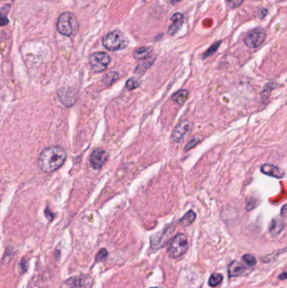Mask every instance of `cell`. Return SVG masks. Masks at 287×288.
Returning a JSON list of instances; mask_svg holds the SVG:
<instances>
[{
    "label": "cell",
    "mask_w": 287,
    "mask_h": 288,
    "mask_svg": "<svg viewBox=\"0 0 287 288\" xmlns=\"http://www.w3.org/2000/svg\"><path fill=\"white\" fill-rule=\"evenodd\" d=\"M67 154L60 146H49L43 149L38 157V165L45 173H52L65 163Z\"/></svg>",
    "instance_id": "cell-1"
},
{
    "label": "cell",
    "mask_w": 287,
    "mask_h": 288,
    "mask_svg": "<svg viewBox=\"0 0 287 288\" xmlns=\"http://www.w3.org/2000/svg\"><path fill=\"white\" fill-rule=\"evenodd\" d=\"M78 29V21L77 17L73 13L64 12L60 15L56 23V30L61 35L73 36L77 34Z\"/></svg>",
    "instance_id": "cell-2"
},
{
    "label": "cell",
    "mask_w": 287,
    "mask_h": 288,
    "mask_svg": "<svg viewBox=\"0 0 287 288\" xmlns=\"http://www.w3.org/2000/svg\"><path fill=\"white\" fill-rule=\"evenodd\" d=\"M102 44L107 50L115 52L122 50L128 46V40L123 33L119 30H114L108 33L102 39Z\"/></svg>",
    "instance_id": "cell-3"
},
{
    "label": "cell",
    "mask_w": 287,
    "mask_h": 288,
    "mask_svg": "<svg viewBox=\"0 0 287 288\" xmlns=\"http://www.w3.org/2000/svg\"><path fill=\"white\" fill-rule=\"evenodd\" d=\"M188 247L186 236L183 234H179L170 242L168 253L172 258H178L186 252Z\"/></svg>",
    "instance_id": "cell-4"
},
{
    "label": "cell",
    "mask_w": 287,
    "mask_h": 288,
    "mask_svg": "<svg viewBox=\"0 0 287 288\" xmlns=\"http://www.w3.org/2000/svg\"><path fill=\"white\" fill-rule=\"evenodd\" d=\"M89 62L93 71L95 73H101L107 69V67L111 62V58L105 52H99L92 54L91 56H89Z\"/></svg>",
    "instance_id": "cell-5"
},
{
    "label": "cell",
    "mask_w": 287,
    "mask_h": 288,
    "mask_svg": "<svg viewBox=\"0 0 287 288\" xmlns=\"http://www.w3.org/2000/svg\"><path fill=\"white\" fill-rule=\"evenodd\" d=\"M93 278L89 275H79L66 280L62 288H92Z\"/></svg>",
    "instance_id": "cell-6"
},
{
    "label": "cell",
    "mask_w": 287,
    "mask_h": 288,
    "mask_svg": "<svg viewBox=\"0 0 287 288\" xmlns=\"http://www.w3.org/2000/svg\"><path fill=\"white\" fill-rule=\"evenodd\" d=\"M266 38V33L262 28L252 30L244 38V43L249 48H257L263 44Z\"/></svg>",
    "instance_id": "cell-7"
},
{
    "label": "cell",
    "mask_w": 287,
    "mask_h": 288,
    "mask_svg": "<svg viewBox=\"0 0 287 288\" xmlns=\"http://www.w3.org/2000/svg\"><path fill=\"white\" fill-rule=\"evenodd\" d=\"M192 124L189 121H183L178 124L172 133V139L176 143H180L184 139V137L189 133Z\"/></svg>",
    "instance_id": "cell-8"
},
{
    "label": "cell",
    "mask_w": 287,
    "mask_h": 288,
    "mask_svg": "<svg viewBox=\"0 0 287 288\" xmlns=\"http://www.w3.org/2000/svg\"><path fill=\"white\" fill-rule=\"evenodd\" d=\"M108 158V154L104 149H96L93 151L90 157H89V162L91 166L95 169H101L104 163L106 162Z\"/></svg>",
    "instance_id": "cell-9"
},
{
    "label": "cell",
    "mask_w": 287,
    "mask_h": 288,
    "mask_svg": "<svg viewBox=\"0 0 287 288\" xmlns=\"http://www.w3.org/2000/svg\"><path fill=\"white\" fill-rule=\"evenodd\" d=\"M183 23V15L181 13H175L171 17V24L169 25V32L170 36H174L179 31Z\"/></svg>",
    "instance_id": "cell-10"
},
{
    "label": "cell",
    "mask_w": 287,
    "mask_h": 288,
    "mask_svg": "<svg viewBox=\"0 0 287 288\" xmlns=\"http://www.w3.org/2000/svg\"><path fill=\"white\" fill-rule=\"evenodd\" d=\"M261 172L267 175V176H272L276 179H281L285 176V173L279 169L278 167L265 163L261 166Z\"/></svg>",
    "instance_id": "cell-11"
},
{
    "label": "cell",
    "mask_w": 287,
    "mask_h": 288,
    "mask_svg": "<svg viewBox=\"0 0 287 288\" xmlns=\"http://www.w3.org/2000/svg\"><path fill=\"white\" fill-rule=\"evenodd\" d=\"M245 270L246 268L237 261L232 262L231 264H229V266H228V272H229L230 277L242 276L245 272Z\"/></svg>",
    "instance_id": "cell-12"
},
{
    "label": "cell",
    "mask_w": 287,
    "mask_h": 288,
    "mask_svg": "<svg viewBox=\"0 0 287 288\" xmlns=\"http://www.w3.org/2000/svg\"><path fill=\"white\" fill-rule=\"evenodd\" d=\"M285 229V223L281 218H274L269 226V232L274 236L280 235Z\"/></svg>",
    "instance_id": "cell-13"
},
{
    "label": "cell",
    "mask_w": 287,
    "mask_h": 288,
    "mask_svg": "<svg viewBox=\"0 0 287 288\" xmlns=\"http://www.w3.org/2000/svg\"><path fill=\"white\" fill-rule=\"evenodd\" d=\"M154 61H155V56L153 57L152 56H148L145 59H142V63L138 64V66L136 67L135 73L140 74V75L142 73H144L147 69H149L154 64Z\"/></svg>",
    "instance_id": "cell-14"
},
{
    "label": "cell",
    "mask_w": 287,
    "mask_h": 288,
    "mask_svg": "<svg viewBox=\"0 0 287 288\" xmlns=\"http://www.w3.org/2000/svg\"><path fill=\"white\" fill-rule=\"evenodd\" d=\"M189 96V92L186 89H181L175 93L172 96V100L176 102L178 105H183Z\"/></svg>",
    "instance_id": "cell-15"
},
{
    "label": "cell",
    "mask_w": 287,
    "mask_h": 288,
    "mask_svg": "<svg viewBox=\"0 0 287 288\" xmlns=\"http://www.w3.org/2000/svg\"><path fill=\"white\" fill-rule=\"evenodd\" d=\"M152 51H153V48L150 47H143V48H138L134 52V57L138 60L145 59L148 56H150Z\"/></svg>",
    "instance_id": "cell-16"
},
{
    "label": "cell",
    "mask_w": 287,
    "mask_h": 288,
    "mask_svg": "<svg viewBox=\"0 0 287 288\" xmlns=\"http://www.w3.org/2000/svg\"><path fill=\"white\" fill-rule=\"evenodd\" d=\"M196 218V214L195 211H192V210H190V211H188L187 213L184 214L182 218L180 220V223H181V225L184 226V227H187V226H189L190 224H192L194 222H195V220Z\"/></svg>",
    "instance_id": "cell-17"
},
{
    "label": "cell",
    "mask_w": 287,
    "mask_h": 288,
    "mask_svg": "<svg viewBox=\"0 0 287 288\" xmlns=\"http://www.w3.org/2000/svg\"><path fill=\"white\" fill-rule=\"evenodd\" d=\"M119 79V74L116 72H110L106 75H104L103 78V83L106 85H111L113 83H115Z\"/></svg>",
    "instance_id": "cell-18"
},
{
    "label": "cell",
    "mask_w": 287,
    "mask_h": 288,
    "mask_svg": "<svg viewBox=\"0 0 287 288\" xmlns=\"http://www.w3.org/2000/svg\"><path fill=\"white\" fill-rule=\"evenodd\" d=\"M223 277H222L221 274L214 273L210 276V279H209V285L212 288H216L217 286L221 284L222 282Z\"/></svg>",
    "instance_id": "cell-19"
},
{
    "label": "cell",
    "mask_w": 287,
    "mask_h": 288,
    "mask_svg": "<svg viewBox=\"0 0 287 288\" xmlns=\"http://www.w3.org/2000/svg\"><path fill=\"white\" fill-rule=\"evenodd\" d=\"M140 82L139 79H136V78H130L128 79V82L126 83V88L128 89V90H133V89H136V88H138L140 86Z\"/></svg>",
    "instance_id": "cell-20"
},
{
    "label": "cell",
    "mask_w": 287,
    "mask_h": 288,
    "mask_svg": "<svg viewBox=\"0 0 287 288\" xmlns=\"http://www.w3.org/2000/svg\"><path fill=\"white\" fill-rule=\"evenodd\" d=\"M243 261L247 265H249L250 267L255 266V264H257V260H256L255 256H252V255L243 256Z\"/></svg>",
    "instance_id": "cell-21"
},
{
    "label": "cell",
    "mask_w": 287,
    "mask_h": 288,
    "mask_svg": "<svg viewBox=\"0 0 287 288\" xmlns=\"http://www.w3.org/2000/svg\"><path fill=\"white\" fill-rule=\"evenodd\" d=\"M107 256H108V251L105 249H101L97 254L95 261L96 262H104V260L107 258Z\"/></svg>",
    "instance_id": "cell-22"
},
{
    "label": "cell",
    "mask_w": 287,
    "mask_h": 288,
    "mask_svg": "<svg viewBox=\"0 0 287 288\" xmlns=\"http://www.w3.org/2000/svg\"><path fill=\"white\" fill-rule=\"evenodd\" d=\"M27 270H28V263L26 261V259H22L19 263V272L21 275H23L26 272Z\"/></svg>",
    "instance_id": "cell-23"
},
{
    "label": "cell",
    "mask_w": 287,
    "mask_h": 288,
    "mask_svg": "<svg viewBox=\"0 0 287 288\" xmlns=\"http://www.w3.org/2000/svg\"><path fill=\"white\" fill-rule=\"evenodd\" d=\"M200 143V139L198 137H194L192 139L189 141V143H187L186 146L184 147V151H189L193 148H195L198 143Z\"/></svg>",
    "instance_id": "cell-24"
},
{
    "label": "cell",
    "mask_w": 287,
    "mask_h": 288,
    "mask_svg": "<svg viewBox=\"0 0 287 288\" xmlns=\"http://www.w3.org/2000/svg\"><path fill=\"white\" fill-rule=\"evenodd\" d=\"M243 0H226L228 6L231 9H235L243 3Z\"/></svg>",
    "instance_id": "cell-25"
},
{
    "label": "cell",
    "mask_w": 287,
    "mask_h": 288,
    "mask_svg": "<svg viewBox=\"0 0 287 288\" xmlns=\"http://www.w3.org/2000/svg\"><path fill=\"white\" fill-rule=\"evenodd\" d=\"M221 44V42H216V44L212 46L211 48L208 51V52H206V53L204 54V58L206 57H208V56H210L211 54H213L216 50H217V48H218V46Z\"/></svg>",
    "instance_id": "cell-26"
},
{
    "label": "cell",
    "mask_w": 287,
    "mask_h": 288,
    "mask_svg": "<svg viewBox=\"0 0 287 288\" xmlns=\"http://www.w3.org/2000/svg\"><path fill=\"white\" fill-rule=\"evenodd\" d=\"M9 19L7 18L6 15L0 13V26H4L9 24Z\"/></svg>",
    "instance_id": "cell-27"
},
{
    "label": "cell",
    "mask_w": 287,
    "mask_h": 288,
    "mask_svg": "<svg viewBox=\"0 0 287 288\" xmlns=\"http://www.w3.org/2000/svg\"><path fill=\"white\" fill-rule=\"evenodd\" d=\"M279 279L286 280L287 279V273L284 272L283 274H281V276H279Z\"/></svg>",
    "instance_id": "cell-28"
},
{
    "label": "cell",
    "mask_w": 287,
    "mask_h": 288,
    "mask_svg": "<svg viewBox=\"0 0 287 288\" xmlns=\"http://www.w3.org/2000/svg\"><path fill=\"white\" fill-rule=\"evenodd\" d=\"M172 3H178V2H180L181 0H170Z\"/></svg>",
    "instance_id": "cell-29"
},
{
    "label": "cell",
    "mask_w": 287,
    "mask_h": 288,
    "mask_svg": "<svg viewBox=\"0 0 287 288\" xmlns=\"http://www.w3.org/2000/svg\"><path fill=\"white\" fill-rule=\"evenodd\" d=\"M159 288V287H155V288Z\"/></svg>",
    "instance_id": "cell-30"
}]
</instances>
